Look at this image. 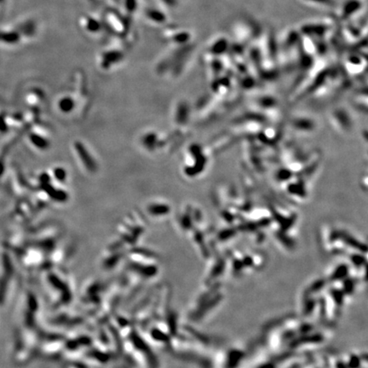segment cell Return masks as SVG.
<instances>
[{
	"label": "cell",
	"mask_w": 368,
	"mask_h": 368,
	"mask_svg": "<svg viewBox=\"0 0 368 368\" xmlns=\"http://www.w3.org/2000/svg\"><path fill=\"white\" fill-rule=\"evenodd\" d=\"M332 27H333V25L323 23V22L308 23V24L303 25V27H301V34L322 38L326 34L330 33Z\"/></svg>",
	"instance_id": "6da1fadb"
},
{
	"label": "cell",
	"mask_w": 368,
	"mask_h": 368,
	"mask_svg": "<svg viewBox=\"0 0 368 368\" xmlns=\"http://www.w3.org/2000/svg\"><path fill=\"white\" fill-rule=\"evenodd\" d=\"M362 8V4L360 0H349L344 4L340 11V19L347 21L354 17Z\"/></svg>",
	"instance_id": "7a4b0ae2"
},
{
	"label": "cell",
	"mask_w": 368,
	"mask_h": 368,
	"mask_svg": "<svg viewBox=\"0 0 368 368\" xmlns=\"http://www.w3.org/2000/svg\"><path fill=\"white\" fill-rule=\"evenodd\" d=\"M310 3L317 4L320 6H333L334 4V0H305Z\"/></svg>",
	"instance_id": "3957f363"
}]
</instances>
